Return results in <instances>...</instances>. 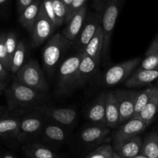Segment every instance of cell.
<instances>
[{"label":"cell","mask_w":158,"mask_h":158,"mask_svg":"<svg viewBox=\"0 0 158 158\" xmlns=\"http://www.w3.org/2000/svg\"><path fill=\"white\" fill-rule=\"evenodd\" d=\"M5 93L8 107L10 110L31 106L42 98V92L22 84L15 79L9 87L6 86Z\"/></svg>","instance_id":"6da1fadb"},{"label":"cell","mask_w":158,"mask_h":158,"mask_svg":"<svg viewBox=\"0 0 158 158\" xmlns=\"http://www.w3.org/2000/svg\"><path fill=\"white\" fill-rule=\"evenodd\" d=\"M124 0H107L102 11L101 27L103 32V47L102 56L104 61L110 57V47L114 27Z\"/></svg>","instance_id":"7a4b0ae2"},{"label":"cell","mask_w":158,"mask_h":158,"mask_svg":"<svg viewBox=\"0 0 158 158\" xmlns=\"http://www.w3.org/2000/svg\"><path fill=\"white\" fill-rule=\"evenodd\" d=\"M81 52L71 56L65 60L59 66L57 76V92L66 94L78 87V66Z\"/></svg>","instance_id":"3957f363"},{"label":"cell","mask_w":158,"mask_h":158,"mask_svg":"<svg viewBox=\"0 0 158 158\" xmlns=\"http://www.w3.org/2000/svg\"><path fill=\"white\" fill-rule=\"evenodd\" d=\"M72 43L63 34L56 33L50 37L42 54L43 66L48 73L52 74L56 69L62 56Z\"/></svg>","instance_id":"277c9868"},{"label":"cell","mask_w":158,"mask_h":158,"mask_svg":"<svg viewBox=\"0 0 158 158\" xmlns=\"http://www.w3.org/2000/svg\"><path fill=\"white\" fill-rule=\"evenodd\" d=\"M15 75L17 81L32 89L42 93L49 90V85L44 73L35 60H29L24 63Z\"/></svg>","instance_id":"5b68a950"},{"label":"cell","mask_w":158,"mask_h":158,"mask_svg":"<svg viewBox=\"0 0 158 158\" xmlns=\"http://www.w3.org/2000/svg\"><path fill=\"white\" fill-rule=\"evenodd\" d=\"M140 63V58L137 57V58L126 60L110 67L106 71L103 78L105 86L112 87L124 83L125 80L135 70Z\"/></svg>","instance_id":"8992f818"},{"label":"cell","mask_w":158,"mask_h":158,"mask_svg":"<svg viewBox=\"0 0 158 158\" xmlns=\"http://www.w3.org/2000/svg\"><path fill=\"white\" fill-rule=\"evenodd\" d=\"M56 29V27L55 24L48 17L42 7V5H40L38 15L30 32L32 46L37 47L43 44L50 38Z\"/></svg>","instance_id":"52a82bcc"},{"label":"cell","mask_w":158,"mask_h":158,"mask_svg":"<svg viewBox=\"0 0 158 158\" xmlns=\"http://www.w3.org/2000/svg\"><path fill=\"white\" fill-rule=\"evenodd\" d=\"M148 125L136 117H132L127 121L121 123L113 135V145L140 135L146 130Z\"/></svg>","instance_id":"ba28073f"},{"label":"cell","mask_w":158,"mask_h":158,"mask_svg":"<svg viewBox=\"0 0 158 158\" xmlns=\"http://www.w3.org/2000/svg\"><path fill=\"white\" fill-rule=\"evenodd\" d=\"M114 94L118 100L120 109V123L121 124L134 117V106L139 91L117 89L114 92Z\"/></svg>","instance_id":"9c48e42d"},{"label":"cell","mask_w":158,"mask_h":158,"mask_svg":"<svg viewBox=\"0 0 158 158\" xmlns=\"http://www.w3.org/2000/svg\"><path fill=\"white\" fill-rule=\"evenodd\" d=\"M38 112L47 118L63 126H69L75 122L77 113L73 108H53L47 106H38Z\"/></svg>","instance_id":"30bf717a"},{"label":"cell","mask_w":158,"mask_h":158,"mask_svg":"<svg viewBox=\"0 0 158 158\" xmlns=\"http://www.w3.org/2000/svg\"><path fill=\"white\" fill-rule=\"evenodd\" d=\"M158 79V69H145L138 68L125 80L127 88H137L148 86Z\"/></svg>","instance_id":"8fae6325"},{"label":"cell","mask_w":158,"mask_h":158,"mask_svg":"<svg viewBox=\"0 0 158 158\" xmlns=\"http://www.w3.org/2000/svg\"><path fill=\"white\" fill-rule=\"evenodd\" d=\"M101 26V20L99 16L92 15L88 17L86 23H84L80 33L74 41L76 46L80 50V52L83 51L86 45L95 35L99 26Z\"/></svg>","instance_id":"7c38bea8"},{"label":"cell","mask_w":158,"mask_h":158,"mask_svg":"<svg viewBox=\"0 0 158 158\" xmlns=\"http://www.w3.org/2000/svg\"><path fill=\"white\" fill-rule=\"evenodd\" d=\"M119 103L114 92L106 93L105 98V126L114 129L120 125Z\"/></svg>","instance_id":"4fadbf2b"},{"label":"cell","mask_w":158,"mask_h":158,"mask_svg":"<svg viewBox=\"0 0 158 158\" xmlns=\"http://www.w3.org/2000/svg\"><path fill=\"white\" fill-rule=\"evenodd\" d=\"M43 128V121L41 117L37 116H29L20 120L19 131L17 140L23 141L26 139L36 136L42 132Z\"/></svg>","instance_id":"5bb4252c"},{"label":"cell","mask_w":158,"mask_h":158,"mask_svg":"<svg viewBox=\"0 0 158 158\" xmlns=\"http://www.w3.org/2000/svg\"><path fill=\"white\" fill-rule=\"evenodd\" d=\"M86 19V6L79 9L67 22V26L63 31V35L69 41L74 42L80 33Z\"/></svg>","instance_id":"9a60e30c"},{"label":"cell","mask_w":158,"mask_h":158,"mask_svg":"<svg viewBox=\"0 0 158 158\" xmlns=\"http://www.w3.org/2000/svg\"><path fill=\"white\" fill-rule=\"evenodd\" d=\"M141 137L140 135L135 136L132 138L113 145L114 151L123 158H131L140 153L142 146Z\"/></svg>","instance_id":"2e32d148"},{"label":"cell","mask_w":158,"mask_h":158,"mask_svg":"<svg viewBox=\"0 0 158 158\" xmlns=\"http://www.w3.org/2000/svg\"><path fill=\"white\" fill-rule=\"evenodd\" d=\"M103 47V32L101 26H99L95 35L93 36V38L89 40V43L86 45L83 51L80 52H83L86 55L89 56L99 65L100 63V60H101Z\"/></svg>","instance_id":"e0dca14e"},{"label":"cell","mask_w":158,"mask_h":158,"mask_svg":"<svg viewBox=\"0 0 158 158\" xmlns=\"http://www.w3.org/2000/svg\"><path fill=\"white\" fill-rule=\"evenodd\" d=\"M99 65L89 56L81 52L80 64L78 66V86L86 84L97 70Z\"/></svg>","instance_id":"ac0fdd59"},{"label":"cell","mask_w":158,"mask_h":158,"mask_svg":"<svg viewBox=\"0 0 158 158\" xmlns=\"http://www.w3.org/2000/svg\"><path fill=\"white\" fill-rule=\"evenodd\" d=\"M105 98L106 93L100 94L93 102L86 112L88 120L97 125L105 126Z\"/></svg>","instance_id":"d6986e66"},{"label":"cell","mask_w":158,"mask_h":158,"mask_svg":"<svg viewBox=\"0 0 158 158\" xmlns=\"http://www.w3.org/2000/svg\"><path fill=\"white\" fill-rule=\"evenodd\" d=\"M110 134V129L105 126L95 125L86 127L80 133V139L86 144H96L103 141Z\"/></svg>","instance_id":"ffe728a7"},{"label":"cell","mask_w":158,"mask_h":158,"mask_svg":"<svg viewBox=\"0 0 158 158\" xmlns=\"http://www.w3.org/2000/svg\"><path fill=\"white\" fill-rule=\"evenodd\" d=\"M42 1L43 0H35L19 14L20 24L29 32L32 30L34 23L37 18Z\"/></svg>","instance_id":"44dd1931"},{"label":"cell","mask_w":158,"mask_h":158,"mask_svg":"<svg viewBox=\"0 0 158 158\" xmlns=\"http://www.w3.org/2000/svg\"><path fill=\"white\" fill-rule=\"evenodd\" d=\"M20 120L15 117L0 118V138L17 139Z\"/></svg>","instance_id":"7402d4cb"},{"label":"cell","mask_w":158,"mask_h":158,"mask_svg":"<svg viewBox=\"0 0 158 158\" xmlns=\"http://www.w3.org/2000/svg\"><path fill=\"white\" fill-rule=\"evenodd\" d=\"M158 113V86L153 94L146 106L136 116V118L143 120L148 126L152 123L153 120Z\"/></svg>","instance_id":"603a6c76"},{"label":"cell","mask_w":158,"mask_h":158,"mask_svg":"<svg viewBox=\"0 0 158 158\" xmlns=\"http://www.w3.org/2000/svg\"><path fill=\"white\" fill-rule=\"evenodd\" d=\"M23 150L26 155L31 156L34 158H54L57 157L53 151L41 143H28L23 146Z\"/></svg>","instance_id":"cb8c5ba5"},{"label":"cell","mask_w":158,"mask_h":158,"mask_svg":"<svg viewBox=\"0 0 158 158\" xmlns=\"http://www.w3.org/2000/svg\"><path fill=\"white\" fill-rule=\"evenodd\" d=\"M41 133L45 139L54 143H63L67 137L65 130L57 124L43 126Z\"/></svg>","instance_id":"d4e9b609"},{"label":"cell","mask_w":158,"mask_h":158,"mask_svg":"<svg viewBox=\"0 0 158 158\" xmlns=\"http://www.w3.org/2000/svg\"><path fill=\"white\" fill-rule=\"evenodd\" d=\"M140 154L148 158H158V133L152 132L142 142Z\"/></svg>","instance_id":"484cf974"},{"label":"cell","mask_w":158,"mask_h":158,"mask_svg":"<svg viewBox=\"0 0 158 158\" xmlns=\"http://www.w3.org/2000/svg\"><path fill=\"white\" fill-rule=\"evenodd\" d=\"M26 55V46L24 41L19 40L17 44L16 49L12 55V60H11V67L10 73L15 75L17 71L23 66L25 63Z\"/></svg>","instance_id":"4316f807"},{"label":"cell","mask_w":158,"mask_h":158,"mask_svg":"<svg viewBox=\"0 0 158 158\" xmlns=\"http://www.w3.org/2000/svg\"><path fill=\"white\" fill-rule=\"evenodd\" d=\"M156 89H157V86H149L141 92H139L137 100H136L135 106H134V114L133 117H135L146 106Z\"/></svg>","instance_id":"83f0119b"},{"label":"cell","mask_w":158,"mask_h":158,"mask_svg":"<svg viewBox=\"0 0 158 158\" xmlns=\"http://www.w3.org/2000/svg\"><path fill=\"white\" fill-rule=\"evenodd\" d=\"M52 7L56 16V27H59L65 23L67 10L66 6L60 0H52Z\"/></svg>","instance_id":"f1b7e54d"},{"label":"cell","mask_w":158,"mask_h":158,"mask_svg":"<svg viewBox=\"0 0 158 158\" xmlns=\"http://www.w3.org/2000/svg\"><path fill=\"white\" fill-rule=\"evenodd\" d=\"M114 148L110 144H103L89 153L86 158H111Z\"/></svg>","instance_id":"f546056e"},{"label":"cell","mask_w":158,"mask_h":158,"mask_svg":"<svg viewBox=\"0 0 158 158\" xmlns=\"http://www.w3.org/2000/svg\"><path fill=\"white\" fill-rule=\"evenodd\" d=\"M18 42V38L15 32H12V31L6 32V38H5V45H6V51H7L8 56H9L10 60H12V55L16 49Z\"/></svg>","instance_id":"4dcf8cb0"},{"label":"cell","mask_w":158,"mask_h":158,"mask_svg":"<svg viewBox=\"0 0 158 158\" xmlns=\"http://www.w3.org/2000/svg\"><path fill=\"white\" fill-rule=\"evenodd\" d=\"M5 38H6V33L1 32L0 33V61L2 63L5 67L10 72L11 60L8 56L7 51H6V45H5Z\"/></svg>","instance_id":"1f68e13d"},{"label":"cell","mask_w":158,"mask_h":158,"mask_svg":"<svg viewBox=\"0 0 158 158\" xmlns=\"http://www.w3.org/2000/svg\"><path fill=\"white\" fill-rule=\"evenodd\" d=\"M140 67L145 69H158V52L147 55Z\"/></svg>","instance_id":"d6a6232c"},{"label":"cell","mask_w":158,"mask_h":158,"mask_svg":"<svg viewBox=\"0 0 158 158\" xmlns=\"http://www.w3.org/2000/svg\"><path fill=\"white\" fill-rule=\"evenodd\" d=\"M86 2H87V0H73L72 4H71L70 8H69V12H68L67 15H66L65 23H67V22L70 19L71 17H72L79 9H81L83 6H86Z\"/></svg>","instance_id":"836d02e7"},{"label":"cell","mask_w":158,"mask_h":158,"mask_svg":"<svg viewBox=\"0 0 158 158\" xmlns=\"http://www.w3.org/2000/svg\"><path fill=\"white\" fill-rule=\"evenodd\" d=\"M41 5L44 12H46V14L48 15V17L50 19L51 21H52L56 26V16L55 13H54L53 7H52V0H43Z\"/></svg>","instance_id":"e575fe53"},{"label":"cell","mask_w":158,"mask_h":158,"mask_svg":"<svg viewBox=\"0 0 158 158\" xmlns=\"http://www.w3.org/2000/svg\"><path fill=\"white\" fill-rule=\"evenodd\" d=\"M35 0H16V5H17V12L19 14L29 5L33 2Z\"/></svg>","instance_id":"d590c367"},{"label":"cell","mask_w":158,"mask_h":158,"mask_svg":"<svg viewBox=\"0 0 158 158\" xmlns=\"http://www.w3.org/2000/svg\"><path fill=\"white\" fill-rule=\"evenodd\" d=\"M158 52V34L156 35L154 40H153L151 44L150 45V46L148 47V50H147L146 52V56L149 55V54L154 53V52Z\"/></svg>","instance_id":"8d00e7d4"},{"label":"cell","mask_w":158,"mask_h":158,"mask_svg":"<svg viewBox=\"0 0 158 158\" xmlns=\"http://www.w3.org/2000/svg\"><path fill=\"white\" fill-rule=\"evenodd\" d=\"M9 71L5 67L4 65L0 61V81L6 82L9 76Z\"/></svg>","instance_id":"74e56055"},{"label":"cell","mask_w":158,"mask_h":158,"mask_svg":"<svg viewBox=\"0 0 158 158\" xmlns=\"http://www.w3.org/2000/svg\"><path fill=\"white\" fill-rule=\"evenodd\" d=\"M94 1V6L96 10L98 12H102L104 5L107 0H93Z\"/></svg>","instance_id":"f35d334b"},{"label":"cell","mask_w":158,"mask_h":158,"mask_svg":"<svg viewBox=\"0 0 158 158\" xmlns=\"http://www.w3.org/2000/svg\"><path fill=\"white\" fill-rule=\"evenodd\" d=\"M60 1H61L64 4L65 6H66V10H67V13H68V12H69V8H70V6H71V4H72L73 0H60Z\"/></svg>","instance_id":"ab89813d"},{"label":"cell","mask_w":158,"mask_h":158,"mask_svg":"<svg viewBox=\"0 0 158 158\" xmlns=\"http://www.w3.org/2000/svg\"><path fill=\"white\" fill-rule=\"evenodd\" d=\"M6 86H7V85H6V82L0 81V95L4 92Z\"/></svg>","instance_id":"60d3db41"},{"label":"cell","mask_w":158,"mask_h":158,"mask_svg":"<svg viewBox=\"0 0 158 158\" xmlns=\"http://www.w3.org/2000/svg\"><path fill=\"white\" fill-rule=\"evenodd\" d=\"M2 158H17L14 154L11 153H5L2 155Z\"/></svg>","instance_id":"b9f144b4"},{"label":"cell","mask_w":158,"mask_h":158,"mask_svg":"<svg viewBox=\"0 0 158 158\" xmlns=\"http://www.w3.org/2000/svg\"><path fill=\"white\" fill-rule=\"evenodd\" d=\"M111 158H123V157H120V156L119 155V154L114 150V152H113V154H112V157Z\"/></svg>","instance_id":"7bdbcfd3"},{"label":"cell","mask_w":158,"mask_h":158,"mask_svg":"<svg viewBox=\"0 0 158 158\" xmlns=\"http://www.w3.org/2000/svg\"><path fill=\"white\" fill-rule=\"evenodd\" d=\"M131 158H148L147 157H145V156H143V154H137V156H135V157H131Z\"/></svg>","instance_id":"ee69618b"},{"label":"cell","mask_w":158,"mask_h":158,"mask_svg":"<svg viewBox=\"0 0 158 158\" xmlns=\"http://www.w3.org/2000/svg\"><path fill=\"white\" fill-rule=\"evenodd\" d=\"M7 1H8V0H0V6L5 4V3H6Z\"/></svg>","instance_id":"f6af8a7d"},{"label":"cell","mask_w":158,"mask_h":158,"mask_svg":"<svg viewBox=\"0 0 158 158\" xmlns=\"http://www.w3.org/2000/svg\"><path fill=\"white\" fill-rule=\"evenodd\" d=\"M26 158H34V157H31V156H29V155H26Z\"/></svg>","instance_id":"bcb514c9"},{"label":"cell","mask_w":158,"mask_h":158,"mask_svg":"<svg viewBox=\"0 0 158 158\" xmlns=\"http://www.w3.org/2000/svg\"><path fill=\"white\" fill-rule=\"evenodd\" d=\"M1 115H2V108L0 107V117H1Z\"/></svg>","instance_id":"7dc6e473"},{"label":"cell","mask_w":158,"mask_h":158,"mask_svg":"<svg viewBox=\"0 0 158 158\" xmlns=\"http://www.w3.org/2000/svg\"><path fill=\"white\" fill-rule=\"evenodd\" d=\"M0 158H2V155H1V154H0Z\"/></svg>","instance_id":"c3c4849f"},{"label":"cell","mask_w":158,"mask_h":158,"mask_svg":"<svg viewBox=\"0 0 158 158\" xmlns=\"http://www.w3.org/2000/svg\"><path fill=\"white\" fill-rule=\"evenodd\" d=\"M54 158H59L58 157H54Z\"/></svg>","instance_id":"681fc988"}]
</instances>
